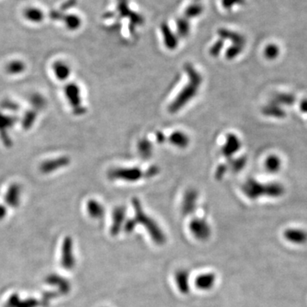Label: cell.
Masks as SVG:
<instances>
[{"instance_id": "6da1fadb", "label": "cell", "mask_w": 307, "mask_h": 307, "mask_svg": "<svg viewBox=\"0 0 307 307\" xmlns=\"http://www.w3.org/2000/svg\"><path fill=\"white\" fill-rule=\"evenodd\" d=\"M185 71L188 75V83L168 107V110L172 114L179 111L196 97L202 82L201 74L193 67V65L186 64Z\"/></svg>"}, {"instance_id": "7a4b0ae2", "label": "cell", "mask_w": 307, "mask_h": 307, "mask_svg": "<svg viewBox=\"0 0 307 307\" xmlns=\"http://www.w3.org/2000/svg\"><path fill=\"white\" fill-rule=\"evenodd\" d=\"M133 207H134L136 217H135L134 220H131L127 223V231H132L134 229L136 224L141 223L145 225L149 231H150V233H151V235H152L153 240L155 241V243H162L165 241V237H163L161 230L159 229L155 221L151 220V218L147 216L145 211H143L142 206L137 199L133 200Z\"/></svg>"}, {"instance_id": "3957f363", "label": "cell", "mask_w": 307, "mask_h": 307, "mask_svg": "<svg viewBox=\"0 0 307 307\" xmlns=\"http://www.w3.org/2000/svg\"><path fill=\"white\" fill-rule=\"evenodd\" d=\"M64 94L75 115L79 116L85 114L86 108L83 104L81 89L77 84L69 83L65 85Z\"/></svg>"}, {"instance_id": "277c9868", "label": "cell", "mask_w": 307, "mask_h": 307, "mask_svg": "<svg viewBox=\"0 0 307 307\" xmlns=\"http://www.w3.org/2000/svg\"><path fill=\"white\" fill-rule=\"evenodd\" d=\"M145 176L138 168H116L110 170L109 178L115 180H123L127 182H136Z\"/></svg>"}, {"instance_id": "5b68a950", "label": "cell", "mask_w": 307, "mask_h": 307, "mask_svg": "<svg viewBox=\"0 0 307 307\" xmlns=\"http://www.w3.org/2000/svg\"><path fill=\"white\" fill-rule=\"evenodd\" d=\"M17 122L18 118L15 115L4 114L0 111V139L6 147L11 148L13 145L10 131Z\"/></svg>"}, {"instance_id": "8992f818", "label": "cell", "mask_w": 307, "mask_h": 307, "mask_svg": "<svg viewBox=\"0 0 307 307\" xmlns=\"http://www.w3.org/2000/svg\"><path fill=\"white\" fill-rule=\"evenodd\" d=\"M70 161H71L70 158L66 155L44 160L39 165V172L43 174H52L60 169L67 167L69 165Z\"/></svg>"}, {"instance_id": "52a82bcc", "label": "cell", "mask_w": 307, "mask_h": 307, "mask_svg": "<svg viewBox=\"0 0 307 307\" xmlns=\"http://www.w3.org/2000/svg\"><path fill=\"white\" fill-rule=\"evenodd\" d=\"M191 232L199 239H206L210 235V227L205 220H195L191 223Z\"/></svg>"}, {"instance_id": "ba28073f", "label": "cell", "mask_w": 307, "mask_h": 307, "mask_svg": "<svg viewBox=\"0 0 307 307\" xmlns=\"http://www.w3.org/2000/svg\"><path fill=\"white\" fill-rule=\"evenodd\" d=\"M241 142L238 137L234 134H229L226 137L225 145L222 148L223 155L226 157H230L240 149Z\"/></svg>"}, {"instance_id": "9c48e42d", "label": "cell", "mask_w": 307, "mask_h": 307, "mask_svg": "<svg viewBox=\"0 0 307 307\" xmlns=\"http://www.w3.org/2000/svg\"><path fill=\"white\" fill-rule=\"evenodd\" d=\"M52 70L57 79L62 81L67 80L71 75V67L64 61H57L52 65Z\"/></svg>"}, {"instance_id": "30bf717a", "label": "cell", "mask_w": 307, "mask_h": 307, "mask_svg": "<svg viewBox=\"0 0 307 307\" xmlns=\"http://www.w3.org/2000/svg\"><path fill=\"white\" fill-rule=\"evenodd\" d=\"M21 194V187L19 183H12L9 187L8 191L6 192V200L8 204L12 207H16L20 201V196Z\"/></svg>"}, {"instance_id": "8fae6325", "label": "cell", "mask_w": 307, "mask_h": 307, "mask_svg": "<svg viewBox=\"0 0 307 307\" xmlns=\"http://www.w3.org/2000/svg\"><path fill=\"white\" fill-rule=\"evenodd\" d=\"M196 201H197V192L195 190H190L185 193L183 197V212L185 215L192 212L196 207Z\"/></svg>"}, {"instance_id": "7c38bea8", "label": "cell", "mask_w": 307, "mask_h": 307, "mask_svg": "<svg viewBox=\"0 0 307 307\" xmlns=\"http://www.w3.org/2000/svg\"><path fill=\"white\" fill-rule=\"evenodd\" d=\"M23 16L33 23H40L44 19V11L37 7H28L23 11Z\"/></svg>"}, {"instance_id": "4fadbf2b", "label": "cell", "mask_w": 307, "mask_h": 307, "mask_svg": "<svg viewBox=\"0 0 307 307\" xmlns=\"http://www.w3.org/2000/svg\"><path fill=\"white\" fill-rule=\"evenodd\" d=\"M169 141L172 145L179 149H185L190 145V137L184 132L177 131L170 135Z\"/></svg>"}, {"instance_id": "5bb4252c", "label": "cell", "mask_w": 307, "mask_h": 307, "mask_svg": "<svg viewBox=\"0 0 307 307\" xmlns=\"http://www.w3.org/2000/svg\"><path fill=\"white\" fill-rule=\"evenodd\" d=\"M26 63L21 60H13L6 65V70L7 74L11 75H21L26 70Z\"/></svg>"}, {"instance_id": "9a60e30c", "label": "cell", "mask_w": 307, "mask_h": 307, "mask_svg": "<svg viewBox=\"0 0 307 307\" xmlns=\"http://www.w3.org/2000/svg\"><path fill=\"white\" fill-rule=\"evenodd\" d=\"M37 117H38V112L34 109H32L25 112V114H23L22 119H21L22 128L26 131H29L36 122Z\"/></svg>"}, {"instance_id": "2e32d148", "label": "cell", "mask_w": 307, "mask_h": 307, "mask_svg": "<svg viewBox=\"0 0 307 307\" xmlns=\"http://www.w3.org/2000/svg\"><path fill=\"white\" fill-rule=\"evenodd\" d=\"M29 101H30L32 109L36 110L37 112L45 109L47 105L46 99L39 93L33 94L29 98Z\"/></svg>"}, {"instance_id": "e0dca14e", "label": "cell", "mask_w": 307, "mask_h": 307, "mask_svg": "<svg viewBox=\"0 0 307 307\" xmlns=\"http://www.w3.org/2000/svg\"><path fill=\"white\" fill-rule=\"evenodd\" d=\"M125 215H126L125 207H117L116 209L114 210V217H113L114 218V223H113V228H112L113 234H117L119 231L121 225L124 220Z\"/></svg>"}, {"instance_id": "ac0fdd59", "label": "cell", "mask_w": 307, "mask_h": 307, "mask_svg": "<svg viewBox=\"0 0 307 307\" xmlns=\"http://www.w3.org/2000/svg\"><path fill=\"white\" fill-rule=\"evenodd\" d=\"M215 277L212 274H207L199 276L196 279V284L197 288L201 289H209L215 284Z\"/></svg>"}, {"instance_id": "d6986e66", "label": "cell", "mask_w": 307, "mask_h": 307, "mask_svg": "<svg viewBox=\"0 0 307 307\" xmlns=\"http://www.w3.org/2000/svg\"><path fill=\"white\" fill-rule=\"evenodd\" d=\"M65 26L69 30H76L81 25V20L76 15H65L62 20Z\"/></svg>"}, {"instance_id": "ffe728a7", "label": "cell", "mask_w": 307, "mask_h": 307, "mask_svg": "<svg viewBox=\"0 0 307 307\" xmlns=\"http://www.w3.org/2000/svg\"><path fill=\"white\" fill-rule=\"evenodd\" d=\"M88 212H90V215L92 217H101L104 214V208L98 201H88L87 203Z\"/></svg>"}, {"instance_id": "44dd1931", "label": "cell", "mask_w": 307, "mask_h": 307, "mask_svg": "<svg viewBox=\"0 0 307 307\" xmlns=\"http://www.w3.org/2000/svg\"><path fill=\"white\" fill-rule=\"evenodd\" d=\"M20 105L14 101L10 99H5L0 102V109L5 111L11 112V113H17L20 110Z\"/></svg>"}, {"instance_id": "7402d4cb", "label": "cell", "mask_w": 307, "mask_h": 307, "mask_svg": "<svg viewBox=\"0 0 307 307\" xmlns=\"http://www.w3.org/2000/svg\"><path fill=\"white\" fill-rule=\"evenodd\" d=\"M138 151L144 157L150 156V155H151V151H152L151 143L145 139L140 141L139 144H138Z\"/></svg>"}, {"instance_id": "603a6c76", "label": "cell", "mask_w": 307, "mask_h": 307, "mask_svg": "<svg viewBox=\"0 0 307 307\" xmlns=\"http://www.w3.org/2000/svg\"><path fill=\"white\" fill-rule=\"evenodd\" d=\"M178 275L176 277L177 281H178V286L180 288L181 290L183 292H187L188 290V276L187 273L184 271L178 272Z\"/></svg>"}, {"instance_id": "cb8c5ba5", "label": "cell", "mask_w": 307, "mask_h": 307, "mask_svg": "<svg viewBox=\"0 0 307 307\" xmlns=\"http://www.w3.org/2000/svg\"><path fill=\"white\" fill-rule=\"evenodd\" d=\"M278 52V47L274 44H269L268 46L266 47V50H265V55H266V57L271 58V59L277 57Z\"/></svg>"}, {"instance_id": "d4e9b609", "label": "cell", "mask_w": 307, "mask_h": 307, "mask_svg": "<svg viewBox=\"0 0 307 307\" xmlns=\"http://www.w3.org/2000/svg\"><path fill=\"white\" fill-rule=\"evenodd\" d=\"M243 50V46L242 45H235L233 48H230L227 52V57L229 59H232L234 57H237Z\"/></svg>"}, {"instance_id": "484cf974", "label": "cell", "mask_w": 307, "mask_h": 307, "mask_svg": "<svg viewBox=\"0 0 307 307\" xmlns=\"http://www.w3.org/2000/svg\"><path fill=\"white\" fill-rule=\"evenodd\" d=\"M221 49H222V43H221V42H218V43H216V44L212 46L210 53H211V55L214 56V57H217L218 54L220 53Z\"/></svg>"}, {"instance_id": "4316f807", "label": "cell", "mask_w": 307, "mask_h": 307, "mask_svg": "<svg viewBox=\"0 0 307 307\" xmlns=\"http://www.w3.org/2000/svg\"><path fill=\"white\" fill-rule=\"evenodd\" d=\"M225 172H226V167L225 166H220V167H218L217 170H216L215 177L217 178V179H220L224 176Z\"/></svg>"}, {"instance_id": "83f0119b", "label": "cell", "mask_w": 307, "mask_h": 307, "mask_svg": "<svg viewBox=\"0 0 307 307\" xmlns=\"http://www.w3.org/2000/svg\"><path fill=\"white\" fill-rule=\"evenodd\" d=\"M165 136L161 133V132H159L156 133V140H157L159 143H162L163 141H165Z\"/></svg>"}, {"instance_id": "f1b7e54d", "label": "cell", "mask_w": 307, "mask_h": 307, "mask_svg": "<svg viewBox=\"0 0 307 307\" xmlns=\"http://www.w3.org/2000/svg\"><path fill=\"white\" fill-rule=\"evenodd\" d=\"M5 212H6V210L2 206H0V216H2V215H5Z\"/></svg>"}]
</instances>
